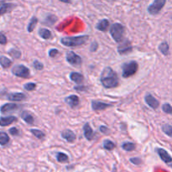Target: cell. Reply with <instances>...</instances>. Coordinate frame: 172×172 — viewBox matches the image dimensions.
<instances>
[{
  "mask_svg": "<svg viewBox=\"0 0 172 172\" xmlns=\"http://www.w3.org/2000/svg\"><path fill=\"white\" fill-rule=\"evenodd\" d=\"M100 81L105 88H113L118 86L119 80L118 74L111 67H106L102 71Z\"/></svg>",
  "mask_w": 172,
  "mask_h": 172,
  "instance_id": "obj_1",
  "label": "cell"
},
{
  "mask_svg": "<svg viewBox=\"0 0 172 172\" xmlns=\"http://www.w3.org/2000/svg\"><path fill=\"white\" fill-rule=\"evenodd\" d=\"M89 36L88 35H80L74 37H64L61 39V43L67 47H76L87 42Z\"/></svg>",
  "mask_w": 172,
  "mask_h": 172,
  "instance_id": "obj_2",
  "label": "cell"
},
{
  "mask_svg": "<svg viewBox=\"0 0 172 172\" xmlns=\"http://www.w3.org/2000/svg\"><path fill=\"white\" fill-rule=\"evenodd\" d=\"M124 31H125L124 26L119 23H115L110 28V34L113 39L118 43H120L123 40Z\"/></svg>",
  "mask_w": 172,
  "mask_h": 172,
  "instance_id": "obj_3",
  "label": "cell"
},
{
  "mask_svg": "<svg viewBox=\"0 0 172 172\" xmlns=\"http://www.w3.org/2000/svg\"><path fill=\"white\" fill-rule=\"evenodd\" d=\"M139 68V65L136 61H131L126 62L122 66V70H123V73L122 76L124 78H128V77H132L133 75H134Z\"/></svg>",
  "mask_w": 172,
  "mask_h": 172,
  "instance_id": "obj_4",
  "label": "cell"
},
{
  "mask_svg": "<svg viewBox=\"0 0 172 172\" xmlns=\"http://www.w3.org/2000/svg\"><path fill=\"white\" fill-rule=\"evenodd\" d=\"M12 73L14 76L21 78H28L30 77V71L28 67H26L24 65H17L14 66L12 69Z\"/></svg>",
  "mask_w": 172,
  "mask_h": 172,
  "instance_id": "obj_5",
  "label": "cell"
},
{
  "mask_svg": "<svg viewBox=\"0 0 172 172\" xmlns=\"http://www.w3.org/2000/svg\"><path fill=\"white\" fill-rule=\"evenodd\" d=\"M166 0H154L153 3L148 7V12L149 13L155 15L160 12V10L163 8V7L166 4Z\"/></svg>",
  "mask_w": 172,
  "mask_h": 172,
  "instance_id": "obj_6",
  "label": "cell"
},
{
  "mask_svg": "<svg viewBox=\"0 0 172 172\" xmlns=\"http://www.w3.org/2000/svg\"><path fill=\"white\" fill-rule=\"evenodd\" d=\"M66 59L68 63L72 65V66H80L82 63V60L81 56H78L73 51H68L66 55Z\"/></svg>",
  "mask_w": 172,
  "mask_h": 172,
  "instance_id": "obj_7",
  "label": "cell"
},
{
  "mask_svg": "<svg viewBox=\"0 0 172 172\" xmlns=\"http://www.w3.org/2000/svg\"><path fill=\"white\" fill-rule=\"evenodd\" d=\"M133 51V47L131 45L130 41H128V39L124 40L123 42H122L120 45L118 47V51L120 55H124L127 53H130Z\"/></svg>",
  "mask_w": 172,
  "mask_h": 172,
  "instance_id": "obj_8",
  "label": "cell"
},
{
  "mask_svg": "<svg viewBox=\"0 0 172 172\" xmlns=\"http://www.w3.org/2000/svg\"><path fill=\"white\" fill-rule=\"evenodd\" d=\"M145 102L151 109H156L159 106V101L153 95H151L150 93H148L145 96Z\"/></svg>",
  "mask_w": 172,
  "mask_h": 172,
  "instance_id": "obj_9",
  "label": "cell"
},
{
  "mask_svg": "<svg viewBox=\"0 0 172 172\" xmlns=\"http://www.w3.org/2000/svg\"><path fill=\"white\" fill-rule=\"evenodd\" d=\"M19 109V105L16 103H5L0 108V111L2 113H8L13 112Z\"/></svg>",
  "mask_w": 172,
  "mask_h": 172,
  "instance_id": "obj_10",
  "label": "cell"
},
{
  "mask_svg": "<svg viewBox=\"0 0 172 172\" xmlns=\"http://www.w3.org/2000/svg\"><path fill=\"white\" fill-rule=\"evenodd\" d=\"M61 137L69 143H73L76 140V138H77L75 133L73 131H71L70 129H65L64 131H62Z\"/></svg>",
  "mask_w": 172,
  "mask_h": 172,
  "instance_id": "obj_11",
  "label": "cell"
},
{
  "mask_svg": "<svg viewBox=\"0 0 172 172\" xmlns=\"http://www.w3.org/2000/svg\"><path fill=\"white\" fill-rule=\"evenodd\" d=\"M6 97L8 100L9 101H15V102H18V101H22L24 99L26 98V95L22 93V92H12V93H9V94H7Z\"/></svg>",
  "mask_w": 172,
  "mask_h": 172,
  "instance_id": "obj_12",
  "label": "cell"
},
{
  "mask_svg": "<svg viewBox=\"0 0 172 172\" xmlns=\"http://www.w3.org/2000/svg\"><path fill=\"white\" fill-rule=\"evenodd\" d=\"M17 121V118L14 116H8V117H0V126L6 127L13 123Z\"/></svg>",
  "mask_w": 172,
  "mask_h": 172,
  "instance_id": "obj_13",
  "label": "cell"
},
{
  "mask_svg": "<svg viewBox=\"0 0 172 172\" xmlns=\"http://www.w3.org/2000/svg\"><path fill=\"white\" fill-rule=\"evenodd\" d=\"M65 102L68 104L70 108H76L79 105L80 100L77 95H70L65 99Z\"/></svg>",
  "mask_w": 172,
  "mask_h": 172,
  "instance_id": "obj_14",
  "label": "cell"
},
{
  "mask_svg": "<svg viewBox=\"0 0 172 172\" xmlns=\"http://www.w3.org/2000/svg\"><path fill=\"white\" fill-rule=\"evenodd\" d=\"M110 106L111 105L109 104V103L100 102V101H97V100H94V101L92 102V109L94 111H101V110H103V109L109 108Z\"/></svg>",
  "mask_w": 172,
  "mask_h": 172,
  "instance_id": "obj_15",
  "label": "cell"
},
{
  "mask_svg": "<svg viewBox=\"0 0 172 172\" xmlns=\"http://www.w3.org/2000/svg\"><path fill=\"white\" fill-rule=\"evenodd\" d=\"M157 153L159 154V156L160 157V159H162L164 162L166 163H171L172 161V157L169 154V153L165 150L164 149H161V148H159L156 149Z\"/></svg>",
  "mask_w": 172,
  "mask_h": 172,
  "instance_id": "obj_16",
  "label": "cell"
},
{
  "mask_svg": "<svg viewBox=\"0 0 172 172\" xmlns=\"http://www.w3.org/2000/svg\"><path fill=\"white\" fill-rule=\"evenodd\" d=\"M83 131H84V136L87 140H93L94 137V132L92 130V128H91L89 123H85L83 126Z\"/></svg>",
  "mask_w": 172,
  "mask_h": 172,
  "instance_id": "obj_17",
  "label": "cell"
},
{
  "mask_svg": "<svg viewBox=\"0 0 172 172\" xmlns=\"http://www.w3.org/2000/svg\"><path fill=\"white\" fill-rule=\"evenodd\" d=\"M14 7H15V4H1L0 5V16L10 12L11 10H13Z\"/></svg>",
  "mask_w": 172,
  "mask_h": 172,
  "instance_id": "obj_18",
  "label": "cell"
},
{
  "mask_svg": "<svg viewBox=\"0 0 172 172\" xmlns=\"http://www.w3.org/2000/svg\"><path fill=\"white\" fill-rule=\"evenodd\" d=\"M109 21L106 19L100 20V21L97 23V29L98 30H100V31L102 32L107 31V30L109 29Z\"/></svg>",
  "mask_w": 172,
  "mask_h": 172,
  "instance_id": "obj_19",
  "label": "cell"
},
{
  "mask_svg": "<svg viewBox=\"0 0 172 172\" xmlns=\"http://www.w3.org/2000/svg\"><path fill=\"white\" fill-rule=\"evenodd\" d=\"M70 78L72 82L77 83V84L82 83L84 80V77L81 73H78V72H71L70 74Z\"/></svg>",
  "mask_w": 172,
  "mask_h": 172,
  "instance_id": "obj_20",
  "label": "cell"
},
{
  "mask_svg": "<svg viewBox=\"0 0 172 172\" xmlns=\"http://www.w3.org/2000/svg\"><path fill=\"white\" fill-rule=\"evenodd\" d=\"M12 64H13V61L10 59H8V58L4 56H0V66L3 68H4V69L8 68V67H10L12 66Z\"/></svg>",
  "mask_w": 172,
  "mask_h": 172,
  "instance_id": "obj_21",
  "label": "cell"
},
{
  "mask_svg": "<svg viewBox=\"0 0 172 172\" xmlns=\"http://www.w3.org/2000/svg\"><path fill=\"white\" fill-rule=\"evenodd\" d=\"M21 118H22V119L24 120V121L27 123H29V124H33L34 123V117H33V115L30 114L29 112H23L22 113H21Z\"/></svg>",
  "mask_w": 172,
  "mask_h": 172,
  "instance_id": "obj_22",
  "label": "cell"
},
{
  "mask_svg": "<svg viewBox=\"0 0 172 172\" xmlns=\"http://www.w3.org/2000/svg\"><path fill=\"white\" fill-rule=\"evenodd\" d=\"M39 35L44 39H49L51 38V32L47 29L40 28L39 30Z\"/></svg>",
  "mask_w": 172,
  "mask_h": 172,
  "instance_id": "obj_23",
  "label": "cell"
},
{
  "mask_svg": "<svg viewBox=\"0 0 172 172\" xmlns=\"http://www.w3.org/2000/svg\"><path fill=\"white\" fill-rule=\"evenodd\" d=\"M9 137L7 133L1 131L0 132V145L2 146H5L8 143H9Z\"/></svg>",
  "mask_w": 172,
  "mask_h": 172,
  "instance_id": "obj_24",
  "label": "cell"
},
{
  "mask_svg": "<svg viewBox=\"0 0 172 172\" xmlns=\"http://www.w3.org/2000/svg\"><path fill=\"white\" fill-rule=\"evenodd\" d=\"M38 23V19L36 18V17H33L31 19H30V23H29V25H28V27H27V30L28 32H32L34 30H35V26H36V24Z\"/></svg>",
  "mask_w": 172,
  "mask_h": 172,
  "instance_id": "obj_25",
  "label": "cell"
},
{
  "mask_svg": "<svg viewBox=\"0 0 172 172\" xmlns=\"http://www.w3.org/2000/svg\"><path fill=\"white\" fill-rule=\"evenodd\" d=\"M159 51L164 55V56H167L169 53V45L167 42H162L159 46Z\"/></svg>",
  "mask_w": 172,
  "mask_h": 172,
  "instance_id": "obj_26",
  "label": "cell"
},
{
  "mask_svg": "<svg viewBox=\"0 0 172 172\" xmlns=\"http://www.w3.org/2000/svg\"><path fill=\"white\" fill-rule=\"evenodd\" d=\"M56 21H57V18H56L55 15H51H51H48V16L46 17V19H45L44 23H45L47 25L51 26L53 25Z\"/></svg>",
  "mask_w": 172,
  "mask_h": 172,
  "instance_id": "obj_27",
  "label": "cell"
},
{
  "mask_svg": "<svg viewBox=\"0 0 172 172\" xmlns=\"http://www.w3.org/2000/svg\"><path fill=\"white\" fill-rule=\"evenodd\" d=\"M122 148L126 151H133L135 149V145L131 142H124L122 145Z\"/></svg>",
  "mask_w": 172,
  "mask_h": 172,
  "instance_id": "obj_28",
  "label": "cell"
},
{
  "mask_svg": "<svg viewBox=\"0 0 172 172\" xmlns=\"http://www.w3.org/2000/svg\"><path fill=\"white\" fill-rule=\"evenodd\" d=\"M103 147L107 150H113L115 148V144L113 141L106 140H104V142H103Z\"/></svg>",
  "mask_w": 172,
  "mask_h": 172,
  "instance_id": "obj_29",
  "label": "cell"
},
{
  "mask_svg": "<svg viewBox=\"0 0 172 172\" xmlns=\"http://www.w3.org/2000/svg\"><path fill=\"white\" fill-rule=\"evenodd\" d=\"M162 131L168 135L169 137L172 138V126L170 124H164L162 126Z\"/></svg>",
  "mask_w": 172,
  "mask_h": 172,
  "instance_id": "obj_30",
  "label": "cell"
},
{
  "mask_svg": "<svg viewBox=\"0 0 172 172\" xmlns=\"http://www.w3.org/2000/svg\"><path fill=\"white\" fill-rule=\"evenodd\" d=\"M56 159L61 163L67 162L68 161V156H67V154L62 153V152H59L56 154Z\"/></svg>",
  "mask_w": 172,
  "mask_h": 172,
  "instance_id": "obj_31",
  "label": "cell"
},
{
  "mask_svg": "<svg viewBox=\"0 0 172 172\" xmlns=\"http://www.w3.org/2000/svg\"><path fill=\"white\" fill-rule=\"evenodd\" d=\"M30 132L33 134V135H35L36 138H38V139H39V140H41V139H44V138H45V134H44L42 131L39 130V129L32 128V129H30Z\"/></svg>",
  "mask_w": 172,
  "mask_h": 172,
  "instance_id": "obj_32",
  "label": "cell"
},
{
  "mask_svg": "<svg viewBox=\"0 0 172 172\" xmlns=\"http://www.w3.org/2000/svg\"><path fill=\"white\" fill-rule=\"evenodd\" d=\"M8 54L11 56H13V58H15V59H18L21 56V53H20V51H18V50H15V49H11V50H9L8 51Z\"/></svg>",
  "mask_w": 172,
  "mask_h": 172,
  "instance_id": "obj_33",
  "label": "cell"
},
{
  "mask_svg": "<svg viewBox=\"0 0 172 172\" xmlns=\"http://www.w3.org/2000/svg\"><path fill=\"white\" fill-rule=\"evenodd\" d=\"M162 110L168 114H172V106L169 103H165L162 106Z\"/></svg>",
  "mask_w": 172,
  "mask_h": 172,
  "instance_id": "obj_34",
  "label": "cell"
},
{
  "mask_svg": "<svg viewBox=\"0 0 172 172\" xmlns=\"http://www.w3.org/2000/svg\"><path fill=\"white\" fill-rule=\"evenodd\" d=\"M24 87H25V89L26 91H29V92H30V91H33V90L35 89V87H36V84H35V83H33V82L26 83Z\"/></svg>",
  "mask_w": 172,
  "mask_h": 172,
  "instance_id": "obj_35",
  "label": "cell"
},
{
  "mask_svg": "<svg viewBox=\"0 0 172 172\" xmlns=\"http://www.w3.org/2000/svg\"><path fill=\"white\" fill-rule=\"evenodd\" d=\"M33 66H34V67H35L36 70H42V69L44 68V65L41 63V62H39V61H37V60L34 61Z\"/></svg>",
  "mask_w": 172,
  "mask_h": 172,
  "instance_id": "obj_36",
  "label": "cell"
},
{
  "mask_svg": "<svg viewBox=\"0 0 172 172\" xmlns=\"http://www.w3.org/2000/svg\"><path fill=\"white\" fill-rule=\"evenodd\" d=\"M8 132H9V134H11V135H13V136H18V135L19 134V129L15 127H13V128H9Z\"/></svg>",
  "mask_w": 172,
  "mask_h": 172,
  "instance_id": "obj_37",
  "label": "cell"
},
{
  "mask_svg": "<svg viewBox=\"0 0 172 172\" xmlns=\"http://www.w3.org/2000/svg\"><path fill=\"white\" fill-rule=\"evenodd\" d=\"M8 40H7V37L5 36L4 34L0 32V45H6Z\"/></svg>",
  "mask_w": 172,
  "mask_h": 172,
  "instance_id": "obj_38",
  "label": "cell"
},
{
  "mask_svg": "<svg viewBox=\"0 0 172 172\" xmlns=\"http://www.w3.org/2000/svg\"><path fill=\"white\" fill-rule=\"evenodd\" d=\"M58 54H59V51L57 49H51L49 51V56L51 58L56 57Z\"/></svg>",
  "mask_w": 172,
  "mask_h": 172,
  "instance_id": "obj_39",
  "label": "cell"
},
{
  "mask_svg": "<svg viewBox=\"0 0 172 172\" xmlns=\"http://www.w3.org/2000/svg\"><path fill=\"white\" fill-rule=\"evenodd\" d=\"M97 48H98V44H97V42L94 41V42L92 43V45L90 46V51L92 52H95L97 50Z\"/></svg>",
  "mask_w": 172,
  "mask_h": 172,
  "instance_id": "obj_40",
  "label": "cell"
},
{
  "mask_svg": "<svg viewBox=\"0 0 172 172\" xmlns=\"http://www.w3.org/2000/svg\"><path fill=\"white\" fill-rule=\"evenodd\" d=\"M130 162H132L133 164L136 165V166H139V165H140L141 159L140 158H131Z\"/></svg>",
  "mask_w": 172,
  "mask_h": 172,
  "instance_id": "obj_41",
  "label": "cell"
},
{
  "mask_svg": "<svg viewBox=\"0 0 172 172\" xmlns=\"http://www.w3.org/2000/svg\"><path fill=\"white\" fill-rule=\"evenodd\" d=\"M99 129H100V131L103 133V134H109V129L107 128V126H101V127L99 128Z\"/></svg>",
  "mask_w": 172,
  "mask_h": 172,
  "instance_id": "obj_42",
  "label": "cell"
},
{
  "mask_svg": "<svg viewBox=\"0 0 172 172\" xmlns=\"http://www.w3.org/2000/svg\"><path fill=\"white\" fill-rule=\"evenodd\" d=\"M75 89L77 90V91H85L86 90V87L84 86H79V87H75Z\"/></svg>",
  "mask_w": 172,
  "mask_h": 172,
  "instance_id": "obj_43",
  "label": "cell"
},
{
  "mask_svg": "<svg viewBox=\"0 0 172 172\" xmlns=\"http://www.w3.org/2000/svg\"><path fill=\"white\" fill-rule=\"evenodd\" d=\"M60 1H61V2H63V3H66V4H70V0H60Z\"/></svg>",
  "mask_w": 172,
  "mask_h": 172,
  "instance_id": "obj_44",
  "label": "cell"
}]
</instances>
